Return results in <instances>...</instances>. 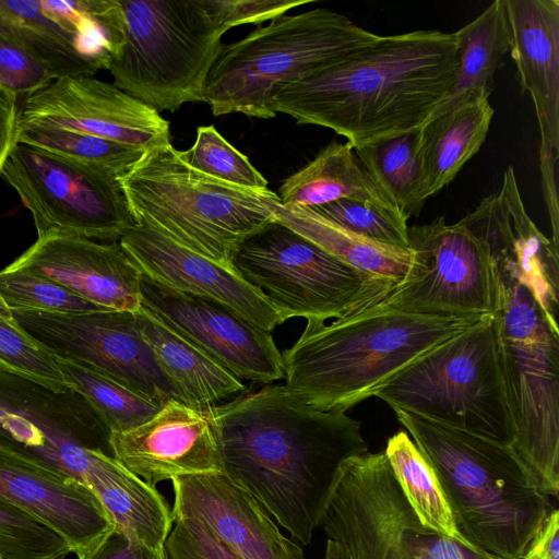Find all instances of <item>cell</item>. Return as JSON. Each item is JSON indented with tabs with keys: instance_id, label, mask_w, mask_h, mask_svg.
Instances as JSON below:
<instances>
[{
	"instance_id": "obj_1",
	"label": "cell",
	"mask_w": 559,
	"mask_h": 559,
	"mask_svg": "<svg viewBox=\"0 0 559 559\" xmlns=\"http://www.w3.org/2000/svg\"><path fill=\"white\" fill-rule=\"evenodd\" d=\"M223 472L299 545H308L342 464L369 451L360 423L322 412L284 384H265L206 408Z\"/></svg>"
},
{
	"instance_id": "obj_2",
	"label": "cell",
	"mask_w": 559,
	"mask_h": 559,
	"mask_svg": "<svg viewBox=\"0 0 559 559\" xmlns=\"http://www.w3.org/2000/svg\"><path fill=\"white\" fill-rule=\"evenodd\" d=\"M455 33L379 36L371 46L280 85L272 110L331 129L353 147L423 128L457 69Z\"/></svg>"
},
{
	"instance_id": "obj_3",
	"label": "cell",
	"mask_w": 559,
	"mask_h": 559,
	"mask_svg": "<svg viewBox=\"0 0 559 559\" xmlns=\"http://www.w3.org/2000/svg\"><path fill=\"white\" fill-rule=\"evenodd\" d=\"M485 317L366 307L330 324L307 321L298 340L282 353L284 385L314 409L346 413Z\"/></svg>"
},
{
	"instance_id": "obj_4",
	"label": "cell",
	"mask_w": 559,
	"mask_h": 559,
	"mask_svg": "<svg viewBox=\"0 0 559 559\" xmlns=\"http://www.w3.org/2000/svg\"><path fill=\"white\" fill-rule=\"evenodd\" d=\"M391 408L432 467L464 539L478 552L522 559L551 508L514 448Z\"/></svg>"
},
{
	"instance_id": "obj_5",
	"label": "cell",
	"mask_w": 559,
	"mask_h": 559,
	"mask_svg": "<svg viewBox=\"0 0 559 559\" xmlns=\"http://www.w3.org/2000/svg\"><path fill=\"white\" fill-rule=\"evenodd\" d=\"M136 224L231 267L238 247L275 221L276 192L239 188L204 175L179 156L173 144L144 152L118 179Z\"/></svg>"
},
{
	"instance_id": "obj_6",
	"label": "cell",
	"mask_w": 559,
	"mask_h": 559,
	"mask_svg": "<svg viewBox=\"0 0 559 559\" xmlns=\"http://www.w3.org/2000/svg\"><path fill=\"white\" fill-rule=\"evenodd\" d=\"M379 36L329 9L276 16L223 46L207 78L205 103L215 117L274 118L271 98L280 85L369 47Z\"/></svg>"
},
{
	"instance_id": "obj_7",
	"label": "cell",
	"mask_w": 559,
	"mask_h": 559,
	"mask_svg": "<svg viewBox=\"0 0 559 559\" xmlns=\"http://www.w3.org/2000/svg\"><path fill=\"white\" fill-rule=\"evenodd\" d=\"M123 43L108 71L114 84L156 111L205 102L209 74L227 32L202 0H119Z\"/></svg>"
},
{
	"instance_id": "obj_8",
	"label": "cell",
	"mask_w": 559,
	"mask_h": 559,
	"mask_svg": "<svg viewBox=\"0 0 559 559\" xmlns=\"http://www.w3.org/2000/svg\"><path fill=\"white\" fill-rule=\"evenodd\" d=\"M492 316L404 368L374 396L448 427L513 444Z\"/></svg>"
},
{
	"instance_id": "obj_9",
	"label": "cell",
	"mask_w": 559,
	"mask_h": 559,
	"mask_svg": "<svg viewBox=\"0 0 559 559\" xmlns=\"http://www.w3.org/2000/svg\"><path fill=\"white\" fill-rule=\"evenodd\" d=\"M502 287L492 322L512 447L548 497L559 492V332L523 286Z\"/></svg>"
},
{
	"instance_id": "obj_10",
	"label": "cell",
	"mask_w": 559,
	"mask_h": 559,
	"mask_svg": "<svg viewBox=\"0 0 559 559\" xmlns=\"http://www.w3.org/2000/svg\"><path fill=\"white\" fill-rule=\"evenodd\" d=\"M231 266L286 320L341 319L376 304L396 286L336 259L276 219L242 241Z\"/></svg>"
},
{
	"instance_id": "obj_11",
	"label": "cell",
	"mask_w": 559,
	"mask_h": 559,
	"mask_svg": "<svg viewBox=\"0 0 559 559\" xmlns=\"http://www.w3.org/2000/svg\"><path fill=\"white\" fill-rule=\"evenodd\" d=\"M0 177L31 212L37 237L61 233L114 242L135 224L117 177L47 151L15 143Z\"/></svg>"
},
{
	"instance_id": "obj_12",
	"label": "cell",
	"mask_w": 559,
	"mask_h": 559,
	"mask_svg": "<svg viewBox=\"0 0 559 559\" xmlns=\"http://www.w3.org/2000/svg\"><path fill=\"white\" fill-rule=\"evenodd\" d=\"M413 263L406 277L368 307L424 314L492 316L502 287L483 240L460 221L437 217L408 227Z\"/></svg>"
},
{
	"instance_id": "obj_13",
	"label": "cell",
	"mask_w": 559,
	"mask_h": 559,
	"mask_svg": "<svg viewBox=\"0 0 559 559\" xmlns=\"http://www.w3.org/2000/svg\"><path fill=\"white\" fill-rule=\"evenodd\" d=\"M319 526L349 559H406L407 533L433 534L406 500L383 451L342 464Z\"/></svg>"
},
{
	"instance_id": "obj_14",
	"label": "cell",
	"mask_w": 559,
	"mask_h": 559,
	"mask_svg": "<svg viewBox=\"0 0 559 559\" xmlns=\"http://www.w3.org/2000/svg\"><path fill=\"white\" fill-rule=\"evenodd\" d=\"M12 311L21 326L52 356L92 367L160 405L176 400L140 332L134 312Z\"/></svg>"
},
{
	"instance_id": "obj_15",
	"label": "cell",
	"mask_w": 559,
	"mask_h": 559,
	"mask_svg": "<svg viewBox=\"0 0 559 559\" xmlns=\"http://www.w3.org/2000/svg\"><path fill=\"white\" fill-rule=\"evenodd\" d=\"M460 222L486 245L500 284L525 287L550 326L559 332V247L535 225L525 210L514 169Z\"/></svg>"
},
{
	"instance_id": "obj_16",
	"label": "cell",
	"mask_w": 559,
	"mask_h": 559,
	"mask_svg": "<svg viewBox=\"0 0 559 559\" xmlns=\"http://www.w3.org/2000/svg\"><path fill=\"white\" fill-rule=\"evenodd\" d=\"M142 306L237 378L269 384L284 378L272 332L229 307L142 276Z\"/></svg>"
},
{
	"instance_id": "obj_17",
	"label": "cell",
	"mask_w": 559,
	"mask_h": 559,
	"mask_svg": "<svg viewBox=\"0 0 559 559\" xmlns=\"http://www.w3.org/2000/svg\"><path fill=\"white\" fill-rule=\"evenodd\" d=\"M19 122L99 136L144 151L171 144L158 111L94 75L64 76L25 97Z\"/></svg>"
},
{
	"instance_id": "obj_18",
	"label": "cell",
	"mask_w": 559,
	"mask_h": 559,
	"mask_svg": "<svg viewBox=\"0 0 559 559\" xmlns=\"http://www.w3.org/2000/svg\"><path fill=\"white\" fill-rule=\"evenodd\" d=\"M510 55L538 121L539 170L554 242H559V0H504Z\"/></svg>"
},
{
	"instance_id": "obj_19",
	"label": "cell",
	"mask_w": 559,
	"mask_h": 559,
	"mask_svg": "<svg viewBox=\"0 0 559 559\" xmlns=\"http://www.w3.org/2000/svg\"><path fill=\"white\" fill-rule=\"evenodd\" d=\"M0 500L56 532L76 556L115 525L86 485L27 452L0 432Z\"/></svg>"
},
{
	"instance_id": "obj_20",
	"label": "cell",
	"mask_w": 559,
	"mask_h": 559,
	"mask_svg": "<svg viewBox=\"0 0 559 559\" xmlns=\"http://www.w3.org/2000/svg\"><path fill=\"white\" fill-rule=\"evenodd\" d=\"M173 520L203 523L243 559H305L301 546L285 536L272 515L224 472L177 476Z\"/></svg>"
},
{
	"instance_id": "obj_21",
	"label": "cell",
	"mask_w": 559,
	"mask_h": 559,
	"mask_svg": "<svg viewBox=\"0 0 559 559\" xmlns=\"http://www.w3.org/2000/svg\"><path fill=\"white\" fill-rule=\"evenodd\" d=\"M119 242L142 276L154 283L218 301L269 332L287 321L234 269L219 265L147 226L135 223Z\"/></svg>"
},
{
	"instance_id": "obj_22",
	"label": "cell",
	"mask_w": 559,
	"mask_h": 559,
	"mask_svg": "<svg viewBox=\"0 0 559 559\" xmlns=\"http://www.w3.org/2000/svg\"><path fill=\"white\" fill-rule=\"evenodd\" d=\"M112 456L151 486L177 476L223 472L210 415L167 401L145 423L111 432Z\"/></svg>"
},
{
	"instance_id": "obj_23",
	"label": "cell",
	"mask_w": 559,
	"mask_h": 559,
	"mask_svg": "<svg viewBox=\"0 0 559 559\" xmlns=\"http://www.w3.org/2000/svg\"><path fill=\"white\" fill-rule=\"evenodd\" d=\"M47 277L104 309L136 311L142 274L119 241L49 233L9 264Z\"/></svg>"
},
{
	"instance_id": "obj_24",
	"label": "cell",
	"mask_w": 559,
	"mask_h": 559,
	"mask_svg": "<svg viewBox=\"0 0 559 559\" xmlns=\"http://www.w3.org/2000/svg\"><path fill=\"white\" fill-rule=\"evenodd\" d=\"M140 332L173 388L176 400L205 409L242 393V381L175 332L141 305L134 311Z\"/></svg>"
},
{
	"instance_id": "obj_25",
	"label": "cell",
	"mask_w": 559,
	"mask_h": 559,
	"mask_svg": "<svg viewBox=\"0 0 559 559\" xmlns=\"http://www.w3.org/2000/svg\"><path fill=\"white\" fill-rule=\"evenodd\" d=\"M276 194L284 206L318 207L353 199L399 211L364 169L347 142L328 144L287 177Z\"/></svg>"
},
{
	"instance_id": "obj_26",
	"label": "cell",
	"mask_w": 559,
	"mask_h": 559,
	"mask_svg": "<svg viewBox=\"0 0 559 559\" xmlns=\"http://www.w3.org/2000/svg\"><path fill=\"white\" fill-rule=\"evenodd\" d=\"M492 117L489 98L479 97L436 116L420 129L427 199L447 187L480 150Z\"/></svg>"
},
{
	"instance_id": "obj_27",
	"label": "cell",
	"mask_w": 559,
	"mask_h": 559,
	"mask_svg": "<svg viewBox=\"0 0 559 559\" xmlns=\"http://www.w3.org/2000/svg\"><path fill=\"white\" fill-rule=\"evenodd\" d=\"M275 219L336 259L371 275L400 284L413 263L411 248L381 243L328 219L312 207L271 204Z\"/></svg>"
},
{
	"instance_id": "obj_28",
	"label": "cell",
	"mask_w": 559,
	"mask_h": 559,
	"mask_svg": "<svg viewBox=\"0 0 559 559\" xmlns=\"http://www.w3.org/2000/svg\"><path fill=\"white\" fill-rule=\"evenodd\" d=\"M457 69L444 102L429 120L468 100L490 96L493 78L510 51V28L504 0L493 1L475 20L455 32Z\"/></svg>"
},
{
	"instance_id": "obj_29",
	"label": "cell",
	"mask_w": 559,
	"mask_h": 559,
	"mask_svg": "<svg viewBox=\"0 0 559 559\" xmlns=\"http://www.w3.org/2000/svg\"><path fill=\"white\" fill-rule=\"evenodd\" d=\"M0 32L36 52L49 66L55 80L105 70L76 35L43 11L40 0H0Z\"/></svg>"
},
{
	"instance_id": "obj_30",
	"label": "cell",
	"mask_w": 559,
	"mask_h": 559,
	"mask_svg": "<svg viewBox=\"0 0 559 559\" xmlns=\"http://www.w3.org/2000/svg\"><path fill=\"white\" fill-rule=\"evenodd\" d=\"M420 129L353 148L370 178L407 219L417 215L427 200Z\"/></svg>"
},
{
	"instance_id": "obj_31",
	"label": "cell",
	"mask_w": 559,
	"mask_h": 559,
	"mask_svg": "<svg viewBox=\"0 0 559 559\" xmlns=\"http://www.w3.org/2000/svg\"><path fill=\"white\" fill-rule=\"evenodd\" d=\"M383 452L406 500L423 526L433 534L453 538L477 551L457 531L452 511L432 467L408 433L401 430L390 437Z\"/></svg>"
},
{
	"instance_id": "obj_32",
	"label": "cell",
	"mask_w": 559,
	"mask_h": 559,
	"mask_svg": "<svg viewBox=\"0 0 559 559\" xmlns=\"http://www.w3.org/2000/svg\"><path fill=\"white\" fill-rule=\"evenodd\" d=\"M53 357L68 385L87 400L111 432L145 423L163 406L92 367Z\"/></svg>"
},
{
	"instance_id": "obj_33",
	"label": "cell",
	"mask_w": 559,
	"mask_h": 559,
	"mask_svg": "<svg viewBox=\"0 0 559 559\" xmlns=\"http://www.w3.org/2000/svg\"><path fill=\"white\" fill-rule=\"evenodd\" d=\"M15 143L47 151L108 173L118 179L126 175L145 152L83 132L31 122H17Z\"/></svg>"
},
{
	"instance_id": "obj_34",
	"label": "cell",
	"mask_w": 559,
	"mask_h": 559,
	"mask_svg": "<svg viewBox=\"0 0 559 559\" xmlns=\"http://www.w3.org/2000/svg\"><path fill=\"white\" fill-rule=\"evenodd\" d=\"M0 369L53 391L62 392L70 389L57 367L55 357L21 326L1 296Z\"/></svg>"
},
{
	"instance_id": "obj_35",
	"label": "cell",
	"mask_w": 559,
	"mask_h": 559,
	"mask_svg": "<svg viewBox=\"0 0 559 559\" xmlns=\"http://www.w3.org/2000/svg\"><path fill=\"white\" fill-rule=\"evenodd\" d=\"M178 154L190 167L217 180L253 191L269 190L267 180L214 126L199 127L194 143Z\"/></svg>"
},
{
	"instance_id": "obj_36",
	"label": "cell",
	"mask_w": 559,
	"mask_h": 559,
	"mask_svg": "<svg viewBox=\"0 0 559 559\" xmlns=\"http://www.w3.org/2000/svg\"><path fill=\"white\" fill-rule=\"evenodd\" d=\"M0 296L12 310L75 313L104 309L47 277L9 265L0 271Z\"/></svg>"
},
{
	"instance_id": "obj_37",
	"label": "cell",
	"mask_w": 559,
	"mask_h": 559,
	"mask_svg": "<svg viewBox=\"0 0 559 559\" xmlns=\"http://www.w3.org/2000/svg\"><path fill=\"white\" fill-rule=\"evenodd\" d=\"M70 552L56 532L0 500V559H66Z\"/></svg>"
},
{
	"instance_id": "obj_38",
	"label": "cell",
	"mask_w": 559,
	"mask_h": 559,
	"mask_svg": "<svg viewBox=\"0 0 559 559\" xmlns=\"http://www.w3.org/2000/svg\"><path fill=\"white\" fill-rule=\"evenodd\" d=\"M312 209L357 235L381 243L409 248L407 218L399 211L353 199Z\"/></svg>"
},
{
	"instance_id": "obj_39",
	"label": "cell",
	"mask_w": 559,
	"mask_h": 559,
	"mask_svg": "<svg viewBox=\"0 0 559 559\" xmlns=\"http://www.w3.org/2000/svg\"><path fill=\"white\" fill-rule=\"evenodd\" d=\"M55 80L49 66L17 38L0 32V87L8 93L29 96ZM24 97V98H25Z\"/></svg>"
},
{
	"instance_id": "obj_40",
	"label": "cell",
	"mask_w": 559,
	"mask_h": 559,
	"mask_svg": "<svg viewBox=\"0 0 559 559\" xmlns=\"http://www.w3.org/2000/svg\"><path fill=\"white\" fill-rule=\"evenodd\" d=\"M174 523L165 542L168 559H243L200 521L183 518Z\"/></svg>"
},
{
	"instance_id": "obj_41",
	"label": "cell",
	"mask_w": 559,
	"mask_h": 559,
	"mask_svg": "<svg viewBox=\"0 0 559 559\" xmlns=\"http://www.w3.org/2000/svg\"><path fill=\"white\" fill-rule=\"evenodd\" d=\"M311 0H202L211 17L226 31L271 21Z\"/></svg>"
},
{
	"instance_id": "obj_42",
	"label": "cell",
	"mask_w": 559,
	"mask_h": 559,
	"mask_svg": "<svg viewBox=\"0 0 559 559\" xmlns=\"http://www.w3.org/2000/svg\"><path fill=\"white\" fill-rule=\"evenodd\" d=\"M78 559H168L164 548H152L136 537L114 525L88 550Z\"/></svg>"
},
{
	"instance_id": "obj_43",
	"label": "cell",
	"mask_w": 559,
	"mask_h": 559,
	"mask_svg": "<svg viewBox=\"0 0 559 559\" xmlns=\"http://www.w3.org/2000/svg\"><path fill=\"white\" fill-rule=\"evenodd\" d=\"M404 550L406 559H500L438 534L409 532L404 536Z\"/></svg>"
},
{
	"instance_id": "obj_44",
	"label": "cell",
	"mask_w": 559,
	"mask_h": 559,
	"mask_svg": "<svg viewBox=\"0 0 559 559\" xmlns=\"http://www.w3.org/2000/svg\"><path fill=\"white\" fill-rule=\"evenodd\" d=\"M523 559H559V511L551 509Z\"/></svg>"
},
{
	"instance_id": "obj_45",
	"label": "cell",
	"mask_w": 559,
	"mask_h": 559,
	"mask_svg": "<svg viewBox=\"0 0 559 559\" xmlns=\"http://www.w3.org/2000/svg\"><path fill=\"white\" fill-rule=\"evenodd\" d=\"M19 112V98L0 87V170L15 144Z\"/></svg>"
},
{
	"instance_id": "obj_46",
	"label": "cell",
	"mask_w": 559,
	"mask_h": 559,
	"mask_svg": "<svg viewBox=\"0 0 559 559\" xmlns=\"http://www.w3.org/2000/svg\"><path fill=\"white\" fill-rule=\"evenodd\" d=\"M324 559H349V557L336 542L328 538Z\"/></svg>"
},
{
	"instance_id": "obj_47",
	"label": "cell",
	"mask_w": 559,
	"mask_h": 559,
	"mask_svg": "<svg viewBox=\"0 0 559 559\" xmlns=\"http://www.w3.org/2000/svg\"><path fill=\"white\" fill-rule=\"evenodd\" d=\"M523 559V558H522Z\"/></svg>"
}]
</instances>
